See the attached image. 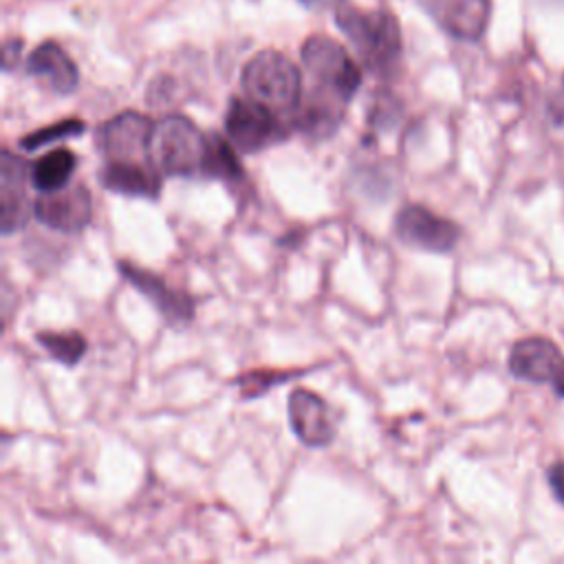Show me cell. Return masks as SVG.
Wrapping results in <instances>:
<instances>
[{
  "label": "cell",
  "mask_w": 564,
  "mask_h": 564,
  "mask_svg": "<svg viewBox=\"0 0 564 564\" xmlns=\"http://www.w3.org/2000/svg\"><path fill=\"white\" fill-rule=\"evenodd\" d=\"M335 23L366 69L378 76H391L398 69L402 58V30L393 14L339 8Z\"/></svg>",
  "instance_id": "1"
},
{
  "label": "cell",
  "mask_w": 564,
  "mask_h": 564,
  "mask_svg": "<svg viewBox=\"0 0 564 564\" xmlns=\"http://www.w3.org/2000/svg\"><path fill=\"white\" fill-rule=\"evenodd\" d=\"M208 150V135L185 115L161 117L150 137V163L163 176L191 179L202 174Z\"/></svg>",
  "instance_id": "2"
},
{
  "label": "cell",
  "mask_w": 564,
  "mask_h": 564,
  "mask_svg": "<svg viewBox=\"0 0 564 564\" xmlns=\"http://www.w3.org/2000/svg\"><path fill=\"white\" fill-rule=\"evenodd\" d=\"M243 89L248 97L289 117L304 95L300 69L287 56L272 49L256 54L245 65Z\"/></svg>",
  "instance_id": "3"
},
{
  "label": "cell",
  "mask_w": 564,
  "mask_h": 564,
  "mask_svg": "<svg viewBox=\"0 0 564 564\" xmlns=\"http://www.w3.org/2000/svg\"><path fill=\"white\" fill-rule=\"evenodd\" d=\"M302 65L313 82L329 95L350 102L361 87V71L348 51L326 36H311L302 47Z\"/></svg>",
  "instance_id": "4"
},
{
  "label": "cell",
  "mask_w": 564,
  "mask_h": 564,
  "mask_svg": "<svg viewBox=\"0 0 564 564\" xmlns=\"http://www.w3.org/2000/svg\"><path fill=\"white\" fill-rule=\"evenodd\" d=\"M228 139L243 154H258L287 139V124L276 111L252 100L234 97L226 115Z\"/></svg>",
  "instance_id": "5"
},
{
  "label": "cell",
  "mask_w": 564,
  "mask_h": 564,
  "mask_svg": "<svg viewBox=\"0 0 564 564\" xmlns=\"http://www.w3.org/2000/svg\"><path fill=\"white\" fill-rule=\"evenodd\" d=\"M395 234L408 245L430 254H450L461 241V228L426 206L408 204L395 217Z\"/></svg>",
  "instance_id": "6"
},
{
  "label": "cell",
  "mask_w": 564,
  "mask_h": 564,
  "mask_svg": "<svg viewBox=\"0 0 564 564\" xmlns=\"http://www.w3.org/2000/svg\"><path fill=\"white\" fill-rule=\"evenodd\" d=\"M152 128L146 115L124 111L97 128L95 143L106 161H150Z\"/></svg>",
  "instance_id": "7"
},
{
  "label": "cell",
  "mask_w": 564,
  "mask_h": 564,
  "mask_svg": "<svg viewBox=\"0 0 564 564\" xmlns=\"http://www.w3.org/2000/svg\"><path fill=\"white\" fill-rule=\"evenodd\" d=\"M509 372L527 384L557 387L564 380V353L560 346L542 335L518 339L507 359Z\"/></svg>",
  "instance_id": "8"
},
{
  "label": "cell",
  "mask_w": 564,
  "mask_h": 564,
  "mask_svg": "<svg viewBox=\"0 0 564 564\" xmlns=\"http://www.w3.org/2000/svg\"><path fill=\"white\" fill-rule=\"evenodd\" d=\"M34 217L49 230L80 234L93 219V197L80 183L56 193H41L34 202Z\"/></svg>",
  "instance_id": "9"
},
{
  "label": "cell",
  "mask_w": 564,
  "mask_h": 564,
  "mask_svg": "<svg viewBox=\"0 0 564 564\" xmlns=\"http://www.w3.org/2000/svg\"><path fill=\"white\" fill-rule=\"evenodd\" d=\"M119 274L133 285L141 296H146L152 307L163 315V320L172 326H185L195 320L197 304L191 293L181 289H172L159 274L133 265L128 261L117 263Z\"/></svg>",
  "instance_id": "10"
},
{
  "label": "cell",
  "mask_w": 564,
  "mask_h": 564,
  "mask_svg": "<svg viewBox=\"0 0 564 564\" xmlns=\"http://www.w3.org/2000/svg\"><path fill=\"white\" fill-rule=\"evenodd\" d=\"M27 183H32V165L12 150H3V159H0V230L5 237L23 230L30 215H34Z\"/></svg>",
  "instance_id": "11"
},
{
  "label": "cell",
  "mask_w": 564,
  "mask_h": 564,
  "mask_svg": "<svg viewBox=\"0 0 564 564\" xmlns=\"http://www.w3.org/2000/svg\"><path fill=\"white\" fill-rule=\"evenodd\" d=\"M293 435L307 448H329L337 437V424L331 406L309 389H296L287 402Z\"/></svg>",
  "instance_id": "12"
},
{
  "label": "cell",
  "mask_w": 564,
  "mask_h": 564,
  "mask_svg": "<svg viewBox=\"0 0 564 564\" xmlns=\"http://www.w3.org/2000/svg\"><path fill=\"white\" fill-rule=\"evenodd\" d=\"M419 3L446 34L463 43H479L492 16V0H419Z\"/></svg>",
  "instance_id": "13"
},
{
  "label": "cell",
  "mask_w": 564,
  "mask_h": 564,
  "mask_svg": "<svg viewBox=\"0 0 564 564\" xmlns=\"http://www.w3.org/2000/svg\"><path fill=\"white\" fill-rule=\"evenodd\" d=\"M161 172L150 161H106L100 183L106 191L135 199H157L161 193Z\"/></svg>",
  "instance_id": "14"
},
{
  "label": "cell",
  "mask_w": 564,
  "mask_h": 564,
  "mask_svg": "<svg viewBox=\"0 0 564 564\" xmlns=\"http://www.w3.org/2000/svg\"><path fill=\"white\" fill-rule=\"evenodd\" d=\"M27 71L56 95H71L80 84V71L58 43H43L32 51Z\"/></svg>",
  "instance_id": "15"
},
{
  "label": "cell",
  "mask_w": 564,
  "mask_h": 564,
  "mask_svg": "<svg viewBox=\"0 0 564 564\" xmlns=\"http://www.w3.org/2000/svg\"><path fill=\"white\" fill-rule=\"evenodd\" d=\"M78 170V157L69 148H56L32 163V185L38 193H56L71 185Z\"/></svg>",
  "instance_id": "16"
},
{
  "label": "cell",
  "mask_w": 564,
  "mask_h": 564,
  "mask_svg": "<svg viewBox=\"0 0 564 564\" xmlns=\"http://www.w3.org/2000/svg\"><path fill=\"white\" fill-rule=\"evenodd\" d=\"M204 176L223 181L228 185H237L245 181V168L237 154V146L228 141L223 135H208V150L204 159Z\"/></svg>",
  "instance_id": "17"
},
{
  "label": "cell",
  "mask_w": 564,
  "mask_h": 564,
  "mask_svg": "<svg viewBox=\"0 0 564 564\" xmlns=\"http://www.w3.org/2000/svg\"><path fill=\"white\" fill-rule=\"evenodd\" d=\"M36 342L62 366H78L87 350L89 342L80 331H41L36 333Z\"/></svg>",
  "instance_id": "18"
},
{
  "label": "cell",
  "mask_w": 564,
  "mask_h": 564,
  "mask_svg": "<svg viewBox=\"0 0 564 564\" xmlns=\"http://www.w3.org/2000/svg\"><path fill=\"white\" fill-rule=\"evenodd\" d=\"M300 372L298 370H287V372L285 370H250V372L241 375L237 384L241 387L243 400H256V398L269 393L272 389H276L278 384H285V382L298 378Z\"/></svg>",
  "instance_id": "19"
},
{
  "label": "cell",
  "mask_w": 564,
  "mask_h": 564,
  "mask_svg": "<svg viewBox=\"0 0 564 564\" xmlns=\"http://www.w3.org/2000/svg\"><path fill=\"white\" fill-rule=\"evenodd\" d=\"M84 130H87V124L82 119H62L58 124H51V126H45L41 130H34V133L25 135L21 139V146L25 150L34 152V150H41V148L51 146L56 141L80 137V135H84Z\"/></svg>",
  "instance_id": "20"
},
{
  "label": "cell",
  "mask_w": 564,
  "mask_h": 564,
  "mask_svg": "<svg viewBox=\"0 0 564 564\" xmlns=\"http://www.w3.org/2000/svg\"><path fill=\"white\" fill-rule=\"evenodd\" d=\"M546 481L555 500L564 507V463H553L546 472Z\"/></svg>",
  "instance_id": "21"
},
{
  "label": "cell",
  "mask_w": 564,
  "mask_h": 564,
  "mask_svg": "<svg viewBox=\"0 0 564 564\" xmlns=\"http://www.w3.org/2000/svg\"><path fill=\"white\" fill-rule=\"evenodd\" d=\"M300 3L311 12H326V10H339L344 8L346 0H300Z\"/></svg>",
  "instance_id": "22"
},
{
  "label": "cell",
  "mask_w": 564,
  "mask_h": 564,
  "mask_svg": "<svg viewBox=\"0 0 564 564\" xmlns=\"http://www.w3.org/2000/svg\"><path fill=\"white\" fill-rule=\"evenodd\" d=\"M21 49H23V45L16 43V41H10V43L5 45V54H3V67H5V71H12V69L19 65V60H21Z\"/></svg>",
  "instance_id": "23"
},
{
  "label": "cell",
  "mask_w": 564,
  "mask_h": 564,
  "mask_svg": "<svg viewBox=\"0 0 564 564\" xmlns=\"http://www.w3.org/2000/svg\"><path fill=\"white\" fill-rule=\"evenodd\" d=\"M549 113H551V119L553 124L562 126L564 124V80H562V89L560 93L555 95V100L549 104Z\"/></svg>",
  "instance_id": "24"
},
{
  "label": "cell",
  "mask_w": 564,
  "mask_h": 564,
  "mask_svg": "<svg viewBox=\"0 0 564 564\" xmlns=\"http://www.w3.org/2000/svg\"><path fill=\"white\" fill-rule=\"evenodd\" d=\"M553 389H555V393H557L560 398H564V380H562L557 387H553Z\"/></svg>",
  "instance_id": "25"
}]
</instances>
